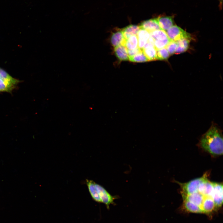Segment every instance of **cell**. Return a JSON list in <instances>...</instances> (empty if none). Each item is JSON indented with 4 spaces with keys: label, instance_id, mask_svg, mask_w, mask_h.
I'll list each match as a JSON object with an SVG mask.
<instances>
[{
    "label": "cell",
    "instance_id": "6da1fadb",
    "mask_svg": "<svg viewBox=\"0 0 223 223\" xmlns=\"http://www.w3.org/2000/svg\"><path fill=\"white\" fill-rule=\"evenodd\" d=\"M222 130L218 125L212 122L209 129L201 137L199 144L206 151L214 155L223 154Z\"/></svg>",
    "mask_w": 223,
    "mask_h": 223
},
{
    "label": "cell",
    "instance_id": "7a4b0ae2",
    "mask_svg": "<svg viewBox=\"0 0 223 223\" xmlns=\"http://www.w3.org/2000/svg\"><path fill=\"white\" fill-rule=\"evenodd\" d=\"M207 177L206 174L186 183H179L182 189V194L189 195L198 192L200 183Z\"/></svg>",
    "mask_w": 223,
    "mask_h": 223
},
{
    "label": "cell",
    "instance_id": "3957f363",
    "mask_svg": "<svg viewBox=\"0 0 223 223\" xmlns=\"http://www.w3.org/2000/svg\"><path fill=\"white\" fill-rule=\"evenodd\" d=\"M168 38L171 41L177 42L183 39H191L190 35L177 25H173L166 32Z\"/></svg>",
    "mask_w": 223,
    "mask_h": 223
},
{
    "label": "cell",
    "instance_id": "277c9868",
    "mask_svg": "<svg viewBox=\"0 0 223 223\" xmlns=\"http://www.w3.org/2000/svg\"><path fill=\"white\" fill-rule=\"evenodd\" d=\"M95 185L101 202L104 203L107 206V208H109L110 204L114 203V200L116 197L112 195L104 188L100 185L96 183Z\"/></svg>",
    "mask_w": 223,
    "mask_h": 223
},
{
    "label": "cell",
    "instance_id": "5b68a950",
    "mask_svg": "<svg viewBox=\"0 0 223 223\" xmlns=\"http://www.w3.org/2000/svg\"><path fill=\"white\" fill-rule=\"evenodd\" d=\"M213 189L212 195L217 208L222 205L223 202V185L222 183L212 182Z\"/></svg>",
    "mask_w": 223,
    "mask_h": 223
},
{
    "label": "cell",
    "instance_id": "8992f818",
    "mask_svg": "<svg viewBox=\"0 0 223 223\" xmlns=\"http://www.w3.org/2000/svg\"><path fill=\"white\" fill-rule=\"evenodd\" d=\"M183 200L187 201L197 207L202 213V206L204 196L198 192L189 194H182Z\"/></svg>",
    "mask_w": 223,
    "mask_h": 223
},
{
    "label": "cell",
    "instance_id": "52a82bcc",
    "mask_svg": "<svg viewBox=\"0 0 223 223\" xmlns=\"http://www.w3.org/2000/svg\"><path fill=\"white\" fill-rule=\"evenodd\" d=\"M213 189L212 182L209 181L206 178L199 184L198 192L204 197L208 196L212 197Z\"/></svg>",
    "mask_w": 223,
    "mask_h": 223
},
{
    "label": "cell",
    "instance_id": "ba28073f",
    "mask_svg": "<svg viewBox=\"0 0 223 223\" xmlns=\"http://www.w3.org/2000/svg\"><path fill=\"white\" fill-rule=\"evenodd\" d=\"M217 208L213 199L204 197L202 206V213H209Z\"/></svg>",
    "mask_w": 223,
    "mask_h": 223
},
{
    "label": "cell",
    "instance_id": "9c48e42d",
    "mask_svg": "<svg viewBox=\"0 0 223 223\" xmlns=\"http://www.w3.org/2000/svg\"><path fill=\"white\" fill-rule=\"evenodd\" d=\"M156 19L160 28L165 31L167 30L173 25V20L171 16H160Z\"/></svg>",
    "mask_w": 223,
    "mask_h": 223
},
{
    "label": "cell",
    "instance_id": "30bf717a",
    "mask_svg": "<svg viewBox=\"0 0 223 223\" xmlns=\"http://www.w3.org/2000/svg\"><path fill=\"white\" fill-rule=\"evenodd\" d=\"M138 41V47L142 49L150 37V33L147 31L140 28L137 34Z\"/></svg>",
    "mask_w": 223,
    "mask_h": 223
},
{
    "label": "cell",
    "instance_id": "8fae6325",
    "mask_svg": "<svg viewBox=\"0 0 223 223\" xmlns=\"http://www.w3.org/2000/svg\"><path fill=\"white\" fill-rule=\"evenodd\" d=\"M140 28L145 29L149 32L161 29L156 19H151L143 21L139 26Z\"/></svg>",
    "mask_w": 223,
    "mask_h": 223
},
{
    "label": "cell",
    "instance_id": "7c38bea8",
    "mask_svg": "<svg viewBox=\"0 0 223 223\" xmlns=\"http://www.w3.org/2000/svg\"><path fill=\"white\" fill-rule=\"evenodd\" d=\"M125 39L124 38L121 31L114 33L111 38V42L114 47L120 45L125 46Z\"/></svg>",
    "mask_w": 223,
    "mask_h": 223
},
{
    "label": "cell",
    "instance_id": "4fadbf2b",
    "mask_svg": "<svg viewBox=\"0 0 223 223\" xmlns=\"http://www.w3.org/2000/svg\"><path fill=\"white\" fill-rule=\"evenodd\" d=\"M116 57L121 61H127L129 59L128 49L125 46L120 45L116 47L114 49Z\"/></svg>",
    "mask_w": 223,
    "mask_h": 223
},
{
    "label": "cell",
    "instance_id": "5bb4252c",
    "mask_svg": "<svg viewBox=\"0 0 223 223\" xmlns=\"http://www.w3.org/2000/svg\"><path fill=\"white\" fill-rule=\"evenodd\" d=\"M95 182L92 180L86 179V183L92 199L98 203H102L101 199L95 186Z\"/></svg>",
    "mask_w": 223,
    "mask_h": 223
},
{
    "label": "cell",
    "instance_id": "9a60e30c",
    "mask_svg": "<svg viewBox=\"0 0 223 223\" xmlns=\"http://www.w3.org/2000/svg\"><path fill=\"white\" fill-rule=\"evenodd\" d=\"M140 28L139 26L130 25L123 28L121 31L124 38L126 40L132 36L137 35Z\"/></svg>",
    "mask_w": 223,
    "mask_h": 223
},
{
    "label": "cell",
    "instance_id": "2e32d148",
    "mask_svg": "<svg viewBox=\"0 0 223 223\" xmlns=\"http://www.w3.org/2000/svg\"><path fill=\"white\" fill-rule=\"evenodd\" d=\"M190 40L185 38L177 41V48L175 53L179 54L186 51L189 48Z\"/></svg>",
    "mask_w": 223,
    "mask_h": 223
},
{
    "label": "cell",
    "instance_id": "e0dca14e",
    "mask_svg": "<svg viewBox=\"0 0 223 223\" xmlns=\"http://www.w3.org/2000/svg\"><path fill=\"white\" fill-rule=\"evenodd\" d=\"M149 33L151 37L154 41H163L168 38L165 31L161 29L155 30Z\"/></svg>",
    "mask_w": 223,
    "mask_h": 223
},
{
    "label": "cell",
    "instance_id": "ac0fdd59",
    "mask_svg": "<svg viewBox=\"0 0 223 223\" xmlns=\"http://www.w3.org/2000/svg\"><path fill=\"white\" fill-rule=\"evenodd\" d=\"M142 50L148 61L157 59V50L154 46L143 48Z\"/></svg>",
    "mask_w": 223,
    "mask_h": 223
},
{
    "label": "cell",
    "instance_id": "d6986e66",
    "mask_svg": "<svg viewBox=\"0 0 223 223\" xmlns=\"http://www.w3.org/2000/svg\"><path fill=\"white\" fill-rule=\"evenodd\" d=\"M125 46L128 50H133L138 47V41L137 36H132L126 40Z\"/></svg>",
    "mask_w": 223,
    "mask_h": 223
},
{
    "label": "cell",
    "instance_id": "ffe728a7",
    "mask_svg": "<svg viewBox=\"0 0 223 223\" xmlns=\"http://www.w3.org/2000/svg\"><path fill=\"white\" fill-rule=\"evenodd\" d=\"M0 77L11 84L15 85L19 82V81L11 76L3 70L0 68Z\"/></svg>",
    "mask_w": 223,
    "mask_h": 223
},
{
    "label": "cell",
    "instance_id": "44dd1931",
    "mask_svg": "<svg viewBox=\"0 0 223 223\" xmlns=\"http://www.w3.org/2000/svg\"><path fill=\"white\" fill-rule=\"evenodd\" d=\"M14 86V85L0 78V91L11 92Z\"/></svg>",
    "mask_w": 223,
    "mask_h": 223
},
{
    "label": "cell",
    "instance_id": "7402d4cb",
    "mask_svg": "<svg viewBox=\"0 0 223 223\" xmlns=\"http://www.w3.org/2000/svg\"><path fill=\"white\" fill-rule=\"evenodd\" d=\"M129 60L132 62H143L148 61L142 51L136 55L129 58Z\"/></svg>",
    "mask_w": 223,
    "mask_h": 223
},
{
    "label": "cell",
    "instance_id": "603a6c76",
    "mask_svg": "<svg viewBox=\"0 0 223 223\" xmlns=\"http://www.w3.org/2000/svg\"><path fill=\"white\" fill-rule=\"evenodd\" d=\"M170 54L165 48L160 49L157 50V59L163 60L167 59Z\"/></svg>",
    "mask_w": 223,
    "mask_h": 223
},
{
    "label": "cell",
    "instance_id": "cb8c5ba5",
    "mask_svg": "<svg viewBox=\"0 0 223 223\" xmlns=\"http://www.w3.org/2000/svg\"><path fill=\"white\" fill-rule=\"evenodd\" d=\"M171 41L168 38L163 41L155 40L154 41V46L157 50L165 48L167 44Z\"/></svg>",
    "mask_w": 223,
    "mask_h": 223
},
{
    "label": "cell",
    "instance_id": "d4e9b609",
    "mask_svg": "<svg viewBox=\"0 0 223 223\" xmlns=\"http://www.w3.org/2000/svg\"><path fill=\"white\" fill-rule=\"evenodd\" d=\"M177 48V42L171 40L167 44L165 48L166 49L170 55H172L175 53Z\"/></svg>",
    "mask_w": 223,
    "mask_h": 223
},
{
    "label": "cell",
    "instance_id": "484cf974",
    "mask_svg": "<svg viewBox=\"0 0 223 223\" xmlns=\"http://www.w3.org/2000/svg\"><path fill=\"white\" fill-rule=\"evenodd\" d=\"M142 51V50L138 47L133 50H128L129 58L132 57Z\"/></svg>",
    "mask_w": 223,
    "mask_h": 223
}]
</instances>
